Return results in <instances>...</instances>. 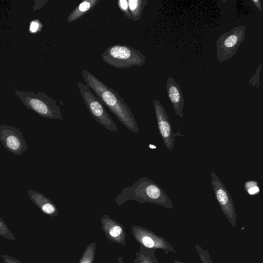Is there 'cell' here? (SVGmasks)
<instances>
[{
  "instance_id": "obj_9",
  "label": "cell",
  "mask_w": 263,
  "mask_h": 263,
  "mask_svg": "<svg viewBox=\"0 0 263 263\" xmlns=\"http://www.w3.org/2000/svg\"><path fill=\"white\" fill-rule=\"evenodd\" d=\"M0 141L8 151L15 155H22L28 148L20 129L12 126L0 125Z\"/></svg>"
},
{
  "instance_id": "obj_13",
  "label": "cell",
  "mask_w": 263,
  "mask_h": 263,
  "mask_svg": "<svg viewBox=\"0 0 263 263\" xmlns=\"http://www.w3.org/2000/svg\"><path fill=\"white\" fill-rule=\"evenodd\" d=\"M27 193L30 200L43 213L51 217L58 215L56 205L44 194L32 190H28Z\"/></svg>"
},
{
  "instance_id": "obj_7",
  "label": "cell",
  "mask_w": 263,
  "mask_h": 263,
  "mask_svg": "<svg viewBox=\"0 0 263 263\" xmlns=\"http://www.w3.org/2000/svg\"><path fill=\"white\" fill-rule=\"evenodd\" d=\"M131 234L140 246L155 251L161 250L165 255H168L169 253L176 252L174 247L164 237L146 228L132 225Z\"/></svg>"
},
{
  "instance_id": "obj_18",
  "label": "cell",
  "mask_w": 263,
  "mask_h": 263,
  "mask_svg": "<svg viewBox=\"0 0 263 263\" xmlns=\"http://www.w3.org/2000/svg\"><path fill=\"white\" fill-rule=\"evenodd\" d=\"M194 249L197 252L201 263H215L212 260L209 252L203 249L197 242L195 244Z\"/></svg>"
},
{
  "instance_id": "obj_17",
  "label": "cell",
  "mask_w": 263,
  "mask_h": 263,
  "mask_svg": "<svg viewBox=\"0 0 263 263\" xmlns=\"http://www.w3.org/2000/svg\"><path fill=\"white\" fill-rule=\"evenodd\" d=\"M96 243H89L84 251L78 263H93L96 254Z\"/></svg>"
},
{
  "instance_id": "obj_2",
  "label": "cell",
  "mask_w": 263,
  "mask_h": 263,
  "mask_svg": "<svg viewBox=\"0 0 263 263\" xmlns=\"http://www.w3.org/2000/svg\"><path fill=\"white\" fill-rule=\"evenodd\" d=\"M135 200L140 203H154L173 209L174 205L165 192L152 179L141 177L132 186L122 189L114 199L120 206L128 200Z\"/></svg>"
},
{
  "instance_id": "obj_1",
  "label": "cell",
  "mask_w": 263,
  "mask_h": 263,
  "mask_svg": "<svg viewBox=\"0 0 263 263\" xmlns=\"http://www.w3.org/2000/svg\"><path fill=\"white\" fill-rule=\"evenodd\" d=\"M81 75L86 85L101 103L113 113L128 129L135 134L139 133V127L134 116L126 102L117 91L109 87L92 73L86 69Z\"/></svg>"
},
{
  "instance_id": "obj_26",
  "label": "cell",
  "mask_w": 263,
  "mask_h": 263,
  "mask_svg": "<svg viewBox=\"0 0 263 263\" xmlns=\"http://www.w3.org/2000/svg\"><path fill=\"white\" fill-rule=\"evenodd\" d=\"M112 263H124L122 257L121 256H118L116 260Z\"/></svg>"
},
{
  "instance_id": "obj_8",
  "label": "cell",
  "mask_w": 263,
  "mask_h": 263,
  "mask_svg": "<svg viewBox=\"0 0 263 263\" xmlns=\"http://www.w3.org/2000/svg\"><path fill=\"white\" fill-rule=\"evenodd\" d=\"M211 183L215 197L218 202L222 212L233 227H235L237 215L234 203L230 194L222 181L215 173H210Z\"/></svg>"
},
{
  "instance_id": "obj_10",
  "label": "cell",
  "mask_w": 263,
  "mask_h": 263,
  "mask_svg": "<svg viewBox=\"0 0 263 263\" xmlns=\"http://www.w3.org/2000/svg\"><path fill=\"white\" fill-rule=\"evenodd\" d=\"M153 104L159 133L166 148L171 151L174 148L175 136L180 134L174 133L168 117L160 102L155 99Z\"/></svg>"
},
{
  "instance_id": "obj_27",
  "label": "cell",
  "mask_w": 263,
  "mask_h": 263,
  "mask_svg": "<svg viewBox=\"0 0 263 263\" xmlns=\"http://www.w3.org/2000/svg\"><path fill=\"white\" fill-rule=\"evenodd\" d=\"M173 263H187V262H183L182 261H181V260L176 259L174 260Z\"/></svg>"
},
{
  "instance_id": "obj_22",
  "label": "cell",
  "mask_w": 263,
  "mask_h": 263,
  "mask_svg": "<svg viewBox=\"0 0 263 263\" xmlns=\"http://www.w3.org/2000/svg\"><path fill=\"white\" fill-rule=\"evenodd\" d=\"M42 26V24L39 20L32 21L30 25V31L32 33H35L41 30Z\"/></svg>"
},
{
  "instance_id": "obj_15",
  "label": "cell",
  "mask_w": 263,
  "mask_h": 263,
  "mask_svg": "<svg viewBox=\"0 0 263 263\" xmlns=\"http://www.w3.org/2000/svg\"><path fill=\"white\" fill-rule=\"evenodd\" d=\"M155 252V250L140 246L134 262V263H159Z\"/></svg>"
},
{
  "instance_id": "obj_4",
  "label": "cell",
  "mask_w": 263,
  "mask_h": 263,
  "mask_svg": "<svg viewBox=\"0 0 263 263\" xmlns=\"http://www.w3.org/2000/svg\"><path fill=\"white\" fill-rule=\"evenodd\" d=\"M24 105L44 118L63 120L61 108L55 100L44 92L16 91Z\"/></svg>"
},
{
  "instance_id": "obj_6",
  "label": "cell",
  "mask_w": 263,
  "mask_h": 263,
  "mask_svg": "<svg viewBox=\"0 0 263 263\" xmlns=\"http://www.w3.org/2000/svg\"><path fill=\"white\" fill-rule=\"evenodd\" d=\"M245 26L235 27L222 34L216 42L217 60L219 63L232 58L245 39Z\"/></svg>"
},
{
  "instance_id": "obj_11",
  "label": "cell",
  "mask_w": 263,
  "mask_h": 263,
  "mask_svg": "<svg viewBox=\"0 0 263 263\" xmlns=\"http://www.w3.org/2000/svg\"><path fill=\"white\" fill-rule=\"evenodd\" d=\"M100 220L101 228L107 238L111 242L125 246L126 234L123 224L107 214L102 215Z\"/></svg>"
},
{
  "instance_id": "obj_25",
  "label": "cell",
  "mask_w": 263,
  "mask_h": 263,
  "mask_svg": "<svg viewBox=\"0 0 263 263\" xmlns=\"http://www.w3.org/2000/svg\"><path fill=\"white\" fill-rule=\"evenodd\" d=\"M251 2L258 10L260 12L262 11V7L260 0H252Z\"/></svg>"
},
{
  "instance_id": "obj_5",
  "label": "cell",
  "mask_w": 263,
  "mask_h": 263,
  "mask_svg": "<svg viewBox=\"0 0 263 263\" xmlns=\"http://www.w3.org/2000/svg\"><path fill=\"white\" fill-rule=\"evenodd\" d=\"M77 85L91 116L106 129L117 132V125L98 97L86 84L78 82Z\"/></svg>"
},
{
  "instance_id": "obj_14",
  "label": "cell",
  "mask_w": 263,
  "mask_h": 263,
  "mask_svg": "<svg viewBox=\"0 0 263 263\" xmlns=\"http://www.w3.org/2000/svg\"><path fill=\"white\" fill-rule=\"evenodd\" d=\"M100 0H84L76 7L68 15L66 21L71 23L82 17L91 11L98 4Z\"/></svg>"
},
{
  "instance_id": "obj_3",
  "label": "cell",
  "mask_w": 263,
  "mask_h": 263,
  "mask_svg": "<svg viewBox=\"0 0 263 263\" xmlns=\"http://www.w3.org/2000/svg\"><path fill=\"white\" fill-rule=\"evenodd\" d=\"M103 61L119 69L145 64L146 58L139 50L128 45L116 44L107 48L101 55Z\"/></svg>"
},
{
  "instance_id": "obj_24",
  "label": "cell",
  "mask_w": 263,
  "mask_h": 263,
  "mask_svg": "<svg viewBox=\"0 0 263 263\" xmlns=\"http://www.w3.org/2000/svg\"><path fill=\"white\" fill-rule=\"evenodd\" d=\"M1 257L5 263H23L18 259L7 254H3L1 255Z\"/></svg>"
},
{
  "instance_id": "obj_20",
  "label": "cell",
  "mask_w": 263,
  "mask_h": 263,
  "mask_svg": "<svg viewBox=\"0 0 263 263\" xmlns=\"http://www.w3.org/2000/svg\"><path fill=\"white\" fill-rule=\"evenodd\" d=\"M245 186L246 191L250 195H254L259 192V189L255 181L249 180L246 182Z\"/></svg>"
},
{
  "instance_id": "obj_21",
  "label": "cell",
  "mask_w": 263,
  "mask_h": 263,
  "mask_svg": "<svg viewBox=\"0 0 263 263\" xmlns=\"http://www.w3.org/2000/svg\"><path fill=\"white\" fill-rule=\"evenodd\" d=\"M118 5L120 10L124 16L130 19L131 16L129 11L128 2L127 0H119L118 1Z\"/></svg>"
},
{
  "instance_id": "obj_19",
  "label": "cell",
  "mask_w": 263,
  "mask_h": 263,
  "mask_svg": "<svg viewBox=\"0 0 263 263\" xmlns=\"http://www.w3.org/2000/svg\"><path fill=\"white\" fill-rule=\"evenodd\" d=\"M0 236L11 240H16L15 237L1 217H0Z\"/></svg>"
},
{
  "instance_id": "obj_12",
  "label": "cell",
  "mask_w": 263,
  "mask_h": 263,
  "mask_svg": "<svg viewBox=\"0 0 263 263\" xmlns=\"http://www.w3.org/2000/svg\"><path fill=\"white\" fill-rule=\"evenodd\" d=\"M166 92L173 107L180 118L183 117L182 110L184 105V100L180 86L175 79L169 76L166 81Z\"/></svg>"
},
{
  "instance_id": "obj_16",
  "label": "cell",
  "mask_w": 263,
  "mask_h": 263,
  "mask_svg": "<svg viewBox=\"0 0 263 263\" xmlns=\"http://www.w3.org/2000/svg\"><path fill=\"white\" fill-rule=\"evenodd\" d=\"M129 11L130 19L138 21L140 19L144 7L146 5V0H128Z\"/></svg>"
},
{
  "instance_id": "obj_23",
  "label": "cell",
  "mask_w": 263,
  "mask_h": 263,
  "mask_svg": "<svg viewBox=\"0 0 263 263\" xmlns=\"http://www.w3.org/2000/svg\"><path fill=\"white\" fill-rule=\"evenodd\" d=\"M261 65L260 64L259 67H258V69L256 71L255 74H254L255 76L256 77L255 79L251 78L249 81V83L254 87H255V82H256V83L257 87H258L260 85L259 72L260 71Z\"/></svg>"
}]
</instances>
